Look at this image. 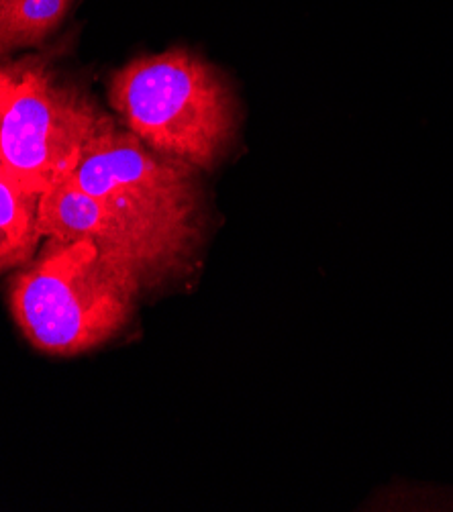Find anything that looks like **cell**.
I'll return each mask as SVG.
<instances>
[{
  "label": "cell",
  "instance_id": "cell-1",
  "mask_svg": "<svg viewBox=\"0 0 453 512\" xmlns=\"http://www.w3.org/2000/svg\"><path fill=\"white\" fill-rule=\"evenodd\" d=\"M137 272L90 239L49 237L11 288L15 321L41 351L76 355L117 335L135 309Z\"/></svg>",
  "mask_w": 453,
  "mask_h": 512
},
{
  "label": "cell",
  "instance_id": "cell-2",
  "mask_svg": "<svg viewBox=\"0 0 453 512\" xmlns=\"http://www.w3.org/2000/svg\"><path fill=\"white\" fill-rule=\"evenodd\" d=\"M109 98L149 149L192 168H215L237 133L231 86L186 49L133 60L111 78Z\"/></svg>",
  "mask_w": 453,
  "mask_h": 512
},
{
  "label": "cell",
  "instance_id": "cell-3",
  "mask_svg": "<svg viewBox=\"0 0 453 512\" xmlns=\"http://www.w3.org/2000/svg\"><path fill=\"white\" fill-rule=\"evenodd\" d=\"M194 168L160 156L131 131L98 137L68 176L141 241L158 282L180 274L200 237V190Z\"/></svg>",
  "mask_w": 453,
  "mask_h": 512
},
{
  "label": "cell",
  "instance_id": "cell-4",
  "mask_svg": "<svg viewBox=\"0 0 453 512\" xmlns=\"http://www.w3.org/2000/svg\"><path fill=\"white\" fill-rule=\"evenodd\" d=\"M115 121L72 84L43 70L21 72L0 121V166L25 190L43 194L66 180Z\"/></svg>",
  "mask_w": 453,
  "mask_h": 512
},
{
  "label": "cell",
  "instance_id": "cell-5",
  "mask_svg": "<svg viewBox=\"0 0 453 512\" xmlns=\"http://www.w3.org/2000/svg\"><path fill=\"white\" fill-rule=\"evenodd\" d=\"M41 235L60 241L90 239L115 260L131 266L143 286L160 284L154 264L141 241L105 207L72 180H62L45 190L37 204Z\"/></svg>",
  "mask_w": 453,
  "mask_h": 512
},
{
  "label": "cell",
  "instance_id": "cell-6",
  "mask_svg": "<svg viewBox=\"0 0 453 512\" xmlns=\"http://www.w3.org/2000/svg\"><path fill=\"white\" fill-rule=\"evenodd\" d=\"M70 0H0V56L39 45L64 19Z\"/></svg>",
  "mask_w": 453,
  "mask_h": 512
},
{
  "label": "cell",
  "instance_id": "cell-7",
  "mask_svg": "<svg viewBox=\"0 0 453 512\" xmlns=\"http://www.w3.org/2000/svg\"><path fill=\"white\" fill-rule=\"evenodd\" d=\"M37 204L39 194L25 190L13 176L0 170V229L29 258L41 237L37 227Z\"/></svg>",
  "mask_w": 453,
  "mask_h": 512
},
{
  "label": "cell",
  "instance_id": "cell-8",
  "mask_svg": "<svg viewBox=\"0 0 453 512\" xmlns=\"http://www.w3.org/2000/svg\"><path fill=\"white\" fill-rule=\"evenodd\" d=\"M29 260V255L19 245H15L3 229H0V274L15 266L27 264Z\"/></svg>",
  "mask_w": 453,
  "mask_h": 512
},
{
  "label": "cell",
  "instance_id": "cell-9",
  "mask_svg": "<svg viewBox=\"0 0 453 512\" xmlns=\"http://www.w3.org/2000/svg\"><path fill=\"white\" fill-rule=\"evenodd\" d=\"M19 78H21V74H15L13 70H7V68H0V121H3V117L7 113V107H9L15 88H17Z\"/></svg>",
  "mask_w": 453,
  "mask_h": 512
},
{
  "label": "cell",
  "instance_id": "cell-10",
  "mask_svg": "<svg viewBox=\"0 0 453 512\" xmlns=\"http://www.w3.org/2000/svg\"><path fill=\"white\" fill-rule=\"evenodd\" d=\"M0 170H3V166H0Z\"/></svg>",
  "mask_w": 453,
  "mask_h": 512
}]
</instances>
